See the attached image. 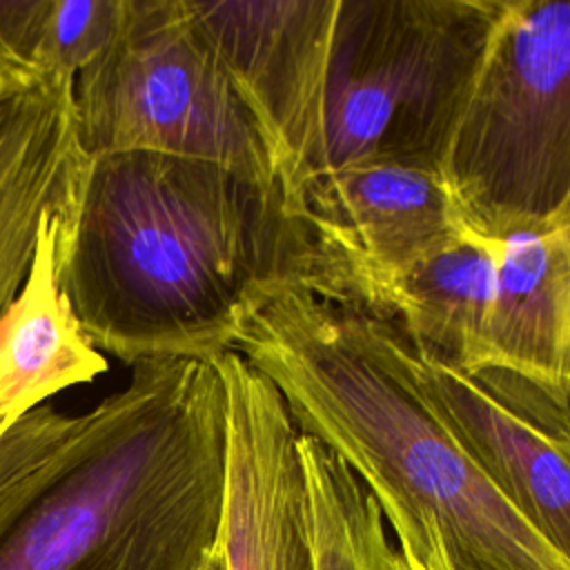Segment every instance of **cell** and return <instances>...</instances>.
I'll return each instance as SVG.
<instances>
[{
  "label": "cell",
  "mask_w": 570,
  "mask_h": 570,
  "mask_svg": "<svg viewBox=\"0 0 570 570\" xmlns=\"http://www.w3.org/2000/svg\"><path fill=\"white\" fill-rule=\"evenodd\" d=\"M234 350L274 383L298 430L354 470L405 563L570 570L410 387L363 307L287 272L254 296Z\"/></svg>",
  "instance_id": "obj_1"
},
{
  "label": "cell",
  "mask_w": 570,
  "mask_h": 570,
  "mask_svg": "<svg viewBox=\"0 0 570 570\" xmlns=\"http://www.w3.org/2000/svg\"><path fill=\"white\" fill-rule=\"evenodd\" d=\"M62 249L82 332L129 365L234 350L254 296L305 261L276 191L154 151L89 156Z\"/></svg>",
  "instance_id": "obj_2"
},
{
  "label": "cell",
  "mask_w": 570,
  "mask_h": 570,
  "mask_svg": "<svg viewBox=\"0 0 570 570\" xmlns=\"http://www.w3.org/2000/svg\"><path fill=\"white\" fill-rule=\"evenodd\" d=\"M223 499L218 370L136 363L58 454L0 494V570H205Z\"/></svg>",
  "instance_id": "obj_3"
},
{
  "label": "cell",
  "mask_w": 570,
  "mask_h": 570,
  "mask_svg": "<svg viewBox=\"0 0 570 570\" xmlns=\"http://www.w3.org/2000/svg\"><path fill=\"white\" fill-rule=\"evenodd\" d=\"M432 165L479 232L552 225L570 198V0H494Z\"/></svg>",
  "instance_id": "obj_4"
},
{
  "label": "cell",
  "mask_w": 570,
  "mask_h": 570,
  "mask_svg": "<svg viewBox=\"0 0 570 570\" xmlns=\"http://www.w3.org/2000/svg\"><path fill=\"white\" fill-rule=\"evenodd\" d=\"M87 156L154 151L276 191L258 129L185 0H122L120 24L73 85Z\"/></svg>",
  "instance_id": "obj_5"
},
{
  "label": "cell",
  "mask_w": 570,
  "mask_h": 570,
  "mask_svg": "<svg viewBox=\"0 0 570 570\" xmlns=\"http://www.w3.org/2000/svg\"><path fill=\"white\" fill-rule=\"evenodd\" d=\"M492 9L494 0H341L316 176L374 158L432 165Z\"/></svg>",
  "instance_id": "obj_6"
},
{
  "label": "cell",
  "mask_w": 570,
  "mask_h": 570,
  "mask_svg": "<svg viewBox=\"0 0 570 570\" xmlns=\"http://www.w3.org/2000/svg\"><path fill=\"white\" fill-rule=\"evenodd\" d=\"M365 314L376 341L428 410L570 563V407L514 374H470L414 345L394 321Z\"/></svg>",
  "instance_id": "obj_7"
},
{
  "label": "cell",
  "mask_w": 570,
  "mask_h": 570,
  "mask_svg": "<svg viewBox=\"0 0 570 570\" xmlns=\"http://www.w3.org/2000/svg\"><path fill=\"white\" fill-rule=\"evenodd\" d=\"M265 145L285 216L316 176L341 0H185Z\"/></svg>",
  "instance_id": "obj_8"
},
{
  "label": "cell",
  "mask_w": 570,
  "mask_h": 570,
  "mask_svg": "<svg viewBox=\"0 0 570 570\" xmlns=\"http://www.w3.org/2000/svg\"><path fill=\"white\" fill-rule=\"evenodd\" d=\"M294 223L305 240L296 274L327 296L367 307L399 269L465 220L432 165L374 158L314 176Z\"/></svg>",
  "instance_id": "obj_9"
},
{
  "label": "cell",
  "mask_w": 570,
  "mask_h": 570,
  "mask_svg": "<svg viewBox=\"0 0 570 570\" xmlns=\"http://www.w3.org/2000/svg\"><path fill=\"white\" fill-rule=\"evenodd\" d=\"M212 363L225 387V570H316L298 425L243 354L227 350Z\"/></svg>",
  "instance_id": "obj_10"
},
{
  "label": "cell",
  "mask_w": 570,
  "mask_h": 570,
  "mask_svg": "<svg viewBox=\"0 0 570 570\" xmlns=\"http://www.w3.org/2000/svg\"><path fill=\"white\" fill-rule=\"evenodd\" d=\"M73 85L0 96V316L27 278L45 212L80 200L89 156Z\"/></svg>",
  "instance_id": "obj_11"
},
{
  "label": "cell",
  "mask_w": 570,
  "mask_h": 570,
  "mask_svg": "<svg viewBox=\"0 0 570 570\" xmlns=\"http://www.w3.org/2000/svg\"><path fill=\"white\" fill-rule=\"evenodd\" d=\"M78 203L45 212L27 278L0 316V439L45 399L109 367L60 289L62 245Z\"/></svg>",
  "instance_id": "obj_12"
},
{
  "label": "cell",
  "mask_w": 570,
  "mask_h": 570,
  "mask_svg": "<svg viewBox=\"0 0 570 570\" xmlns=\"http://www.w3.org/2000/svg\"><path fill=\"white\" fill-rule=\"evenodd\" d=\"M494 301V236L463 223L399 269L363 309L394 321L414 345L472 374L483 361Z\"/></svg>",
  "instance_id": "obj_13"
},
{
  "label": "cell",
  "mask_w": 570,
  "mask_h": 570,
  "mask_svg": "<svg viewBox=\"0 0 570 570\" xmlns=\"http://www.w3.org/2000/svg\"><path fill=\"white\" fill-rule=\"evenodd\" d=\"M494 249L497 301L476 372L514 374L566 405L561 394L566 312L554 232L550 227L508 232L494 236Z\"/></svg>",
  "instance_id": "obj_14"
},
{
  "label": "cell",
  "mask_w": 570,
  "mask_h": 570,
  "mask_svg": "<svg viewBox=\"0 0 570 570\" xmlns=\"http://www.w3.org/2000/svg\"><path fill=\"white\" fill-rule=\"evenodd\" d=\"M120 16L122 0H0V96L76 80Z\"/></svg>",
  "instance_id": "obj_15"
},
{
  "label": "cell",
  "mask_w": 570,
  "mask_h": 570,
  "mask_svg": "<svg viewBox=\"0 0 570 570\" xmlns=\"http://www.w3.org/2000/svg\"><path fill=\"white\" fill-rule=\"evenodd\" d=\"M298 456L316 570H403L385 517L354 474L325 443L301 432Z\"/></svg>",
  "instance_id": "obj_16"
},
{
  "label": "cell",
  "mask_w": 570,
  "mask_h": 570,
  "mask_svg": "<svg viewBox=\"0 0 570 570\" xmlns=\"http://www.w3.org/2000/svg\"><path fill=\"white\" fill-rule=\"evenodd\" d=\"M85 425V414L67 416L49 405L36 407L0 439V494L11 490L53 454H58Z\"/></svg>",
  "instance_id": "obj_17"
},
{
  "label": "cell",
  "mask_w": 570,
  "mask_h": 570,
  "mask_svg": "<svg viewBox=\"0 0 570 570\" xmlns=\"http://www.w3.org/2000/svg\"><path fill=\"white\" fill-rule=\"evenodd\" d=\"M205 570H225V561H223V554H220V550H218V546H216V552L212 554V559L207 561V566H205Z\"/></svg>",
  "instance_id": "obj_18"
},
{
  "label": "cell",
  "mask_w": 570,
  "mask_h": 570,
  "mask_svg": "<svg viewBox=\"0 0 570 570\" xmlns=\"http://www.w3.org/2000/svg\"><path fill=\"white\" fill-rule=\"evenodd\" d=\"M563 220H570V198H568V203L563 205V209L557 214V218L552 220V225H557V223H563ZM550 225V227H552Z\"/></svg>",
  "instance_id": "obj_19"
},
{
  "label": "cell",
  "mask_w": 570,
  "mask_h": 570,
  "mask_svg": "<svg viewBox=\"0 0 570 570\" xmlns=\"http://www.w3.org/2000/svg\"><path fill=\"white\" fill-rule=\"evenodd\" d=\"M401 557V554H399ZM401 566H403V570H421V568H414V566H410V563H405L403 559H401Z\"/></svg>",
  "instance_id": "obj_20"
}]
</instances>
